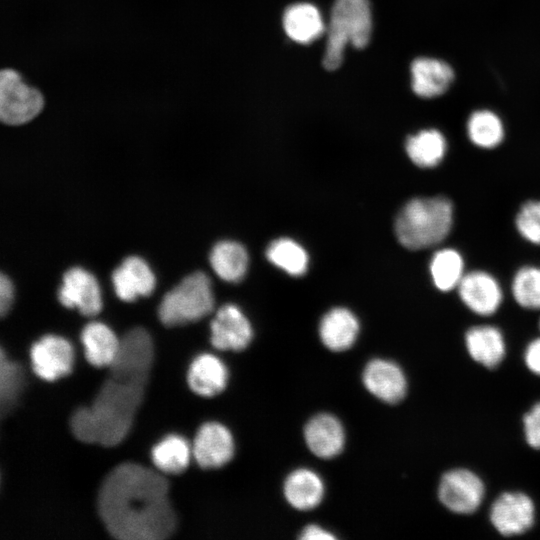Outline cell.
<instances>
[{
  "label": "cell",
  "instance_id": "6da1fadb",
  "mask_svg": "<svg viewBox=\"0 0 540 540\" xmlns=\"http://www.w3.org/2000/svg\"><path fill=\"white\" fill-rule=\"evenodd\" d=\"M168 493L169 483L160 473L139 464L122 463L100 486L98 513L116 539H166L177 523Z\"/></svg>",
  "mask_w": 540,
  "mask_h": 540
},
{
  "label": "cell",
  "instance_id": "7a4b0ae2",
  "mask_svg": "<svg viewBox=\"0 0 540 540\" xmlns=\"http://www.w3.org/2000/svg\"><path fill=\"white\" fill-rule=\"evenodd\" d=\"M148 378L110 369L91 406L72 414L73 435L84 443L105 447L121 443L143 401Z\"/></svg>",
  "mask_w": 540,
  "mask_h": 540
},
{
  "label": "cell",
  "instance_id": "3957f363",
  "mask_svg": "<svg viewBox=\"0 0 540 540\" xmlns=\"http://www.w3.org/2000/svg\"><path fill=\"white\" fill-rule=\"evenodd\" d=\"M452 202L443 196L408 201L395 220V234L407 249L419 250L441 243L453 226Z\"/></svg>",
  "mask_w": 540,
  "mask_h": 540
},
{
  "label": "cell",
  "instance_id": "277c9868",
  "mask_svg": "<svg viewBox=\"0 0 540 540\" xmlns=\"http://www.w3.org/2000/svg\"><path fill=\"white\" fill-rule=\"evenodd\" d=\"M372 33L369 0H335L331 9L323 66L336 70L343 62L348 43L361 49L368 45Z\"/></svg>",
  "mask_w": 540,
  "mask_h": 540
},
{
  "label": "cell",
  "instance_id": "5b68a950",
  "mask_svg": "<svg viewBox=\"0 0 540 540\" xmlns=\"http://www.w3.org/2000/svg\"><path fill=\"white\" fill-rule=\"evenodd\" d=\"M214 308L209 277L194 272L168 291L158 307L160 321L167 327L198 321Z\"/></svg>",
  "mask_w": 540,
  "mask_h": 540
},
{
  "label": "cell",
  "instance_id": "8992f818",
  "mask_svg": "<svg viewBox=\"0 0 540 540\" xmlns=\"http://www.w3.org/2000/svg\"><path fill=\"white\" fill-rule=\"evenodd\" d=\"M41 93L23 82L20 74L5 69L0 74V117L9 125H20L36 117L43 108Z\"/></svg>",
  "mask_w": 540,
  "mask_h": 540
},
{
  "label": "cell",
  "instance_id": "52a82bcc",
  "mask_svg": "<svg viewBox=\"0 0 540 540\" xmlns=\"http://www.w3.org/2000/svg\"><path fill=\"white\" fill-rule=\"evenodd\" d=\"M484 493L482 480L466 469H454L445 473L438 489L441 503L458 514H470L477 510Z\"/></svg>",
  "mask_w": 540,
  "mask_h": 540
},
{
  "label": "cell",
  "instance_id": "ba28073f",
  "mask_svg": "<svg viewBox=\"0 0 540 540\" xmlns=\"http://www.w3.org/2000/svg\"><path fill=\"white\" fill-rule=\"evenodd\" d=\"M30 359L33 371L39 378L54 381L71 372L74 353L65 338L45 335L32 345Z\"/></svg>",
  "mask_w": 540,
  "mask_h": 540
},
{
  "label": "cell",
  "instance_id": "9c48e42d",
  "mask_svg": "<svg viewBox=\"0 0 540 540\" xmlns=\"http://www.w3.org/2000/svg\"><path fill=\"white\" fill-rule=\"evenodd\" d=\"M535 507L529 496L521 492H506L491 506L490 520L504 536L526 532L534 523Z\"/></svg>",
  "mask_w": 540,
  "mask_h": 540
},
{
  "label": "cell",
  "instance_id": "30bf717a",
  "mask_svg": "<svg viewBox=\"0 0 540 540\" xmlns=\"http://www.w3.org/2000/svg\"><path fill=\"white\" fill-rule=\"evenodd\" d=\"M58 299L66 308H77L85 316H94L102 308L101 292L96 278L81 267H73L65 272L58 290Z\"/></svg>",
  "mask_w": 540,
  "mask_h": 540
},
{
  "label": "cell",
  "instance_id": "8fae6325",
  "mask_svg": "<svg viewBox=\"0 0 540 540\" xmlns=\"http://www.w3.org/2000/svg\"><path fill=\"white\" fill-rule=\"evenodd\" d=\"M192 454L202 468L222 467L233 457V436L224 425L207 422L199 428L195 436Z\"/></svg>",
  "mask_w": 540,
  "mask_h": 540
},
{
  "label": "cell",
  "instance_id": "7c38bea8",
  "mask_svg": "<svg viewBox=\"0 0 540 540\" xmlns=\"http://www.w3.org/2000/svg\"><path fill=\"white\" fill-rule=\"evenodd\" d=\"M457 289L465 306L478 315H492L502 303L503 294L499 282L485 271L465 273Z\"/></svg>",
  "mask_w": 540,
  "mask_h": 540
},
{
  "label": "cell",
  "instance_id": "4fadbf2b",
  "mask_svg": "<svg viewBox=\"0 0 540 540\" xmlns=\"http://www.w3.org/2000/svg\"><path fill=\"white\" fill-rule=\"evenodd\" d=\"M211 343L219 350L241 351L252 340L253 331L249 320L233 304H226L217 311L211 321Z\"/></svg>",
  "mask_w": 540,
  "mask_h": 540
},
{
  "label": "cell",
  "instance_id": "5bb4252c",
  "mask_svg": "<svg viewBox=\"0 0 540 540\" xmlns=\"http://www.w3.org/2000/svg\"><path fill=\"white\" fill-rule=\"evenodd\" d=\"M362 380L372 395L386 403H397L406 394V377L402 369L389 360L373 359L368 362Z\"/></svg>",
  "mask_w": 540,
  "mask_h": 540
},
{
  "label": "cell",
  "instance_id": "9a60e30c",
  "mask_svg": "<svg viewBox=\"0 0 540 540\" xmlns=\"http://www.w3.org/2000/svg\"><path fill=\"white\" fill-rule=\"evenodd\" d=\"M410 73L413 92L426 99L444 94L455 78L452 66L446 61L424 56L413 60Z\"/></svg>",
  "mask_w": 540,
  "mask_h": 540
},
{
  "label": "cell",
  "instance_id": "2e32d148",
  "mask_svg": "<svg viewBox=\"0 0 540 540\" xmlns=\"http://www.w3.org/2000/svg\"><path fill=\"white\" fill-rule=\"evenodd\" d=\"M112 282L118 298L131 302L139 296H148L155 287V276L140 257L130 256L112 273Z\"/></svg>",
  "mask_w": 540,
  "mask_h": 540
},
{
  "label": "cell",
  "instance_id": "e0dca14e",
  "mask_svg": "<svg viewBox=\"0 0 540 540\" xmlns=\"http://www.w3.org/2000/svg\"><path fill=\"white\" fill-rule=\"evenodd\" d=\"M304 437L310 451L324 459L338 455L345 443V433L340 421L331 414H318L305 426Z\"/></svg>",
  "mask_w": 540,
  "mask_h": 540
},
{
  "label": "cell",
  "instance_id": "ac0fdd59",
  "mask_svg": "<svg viewBox=\"0 0 540 540\" xmlns=\"http://www.w3.org/2000/svg\"><path fill=\"white\" fill-rule=\"evenodd\" d=\"M227 381L228 370L215 355L200 354L189 366L187 382L190 389L197 395L216 396L225 389Z\"/></svg>",
  "mask_w": 540,
  "mask_h": 540
},
{
  "label": "cell",
  "instance_id": "d6986e66",
  "mask_svg": "<svg viewBox=\"0 0 540 540\" xmlns=\"http://www.w3.org/2000/svg\"><path fill=\"white\" fill-rule=\"evenodd\" d=\"M359 322L346 308H334L321 319L319 335L330 350L340 352L349 349L357 339Z\"/></svg>",
  "mask_w": 540,
  "mask_h": 540
},
{
  "label": "cell",
  "instance_id": "ffe728a7",
  "mask_svg": "<svg viewBox=\"0 0 540 540\" xmlns=\"http://www.w3.org/2000/svg\"><path fill=\"white\" fill-rule=\"evenodd\" d=\"M465 342L470 356L487 368L499 365L505 356V341L501 331L491 325L471 327Z\"/></svg>",
  "mask_w": 540,
  "mask_h": 540
},
{
  "label": "cell",
  "instance_id": "44dd1931",
  "mask_svg": "<svg viewBox=\"0 0 540 540\" xmlns=\"http://www.w3.org/2000/svg\"><path fill=\"white\" fill-rule=\"evenodd\" d=\"M283 28L290 39L301 44L313 42L325 30L321 13L309 3L289 6L283 15Z\"/></svg>",
  "mask_w": 540,
  "mask_h": 540
},
{
  "label": "cell",
  "instance_id": "7402d4cb",
  "mask_svg": "<svg viewBox=\"0 0 540 540\" xmlns=\"http://www.w3.org/2000/svg\"><path fill=\"white\" fill-rule=\"evenodd\" d=\"M81 341L87 361L95 367H109L114 361L120 340L101 322L88 323L81 332Z\"/></svg>",
  "mask_w": 540,
  "mask_h": 540
},
{
  "label": "cell",
  "instance_id": "603a6c76",
  "mask_svg": "<svg viewBox=\"0 0 540 540\" xmlns=\"http://www.w3.org/2000/svg\"><path fill=\"white\" fill-rule=\"evenodd\" d=\"M284 495L288 503L298 510L313 509L322 501L324 484L314 471L297 469L287 476Z\"/></svg>",
  "mask_w": 540,
  "mask_h": 540
},
{
  "label": "cell",
  "instance_id": "cb8c5ba5",
  "mask_svg": "<svg viewBox=\"0 0 540 540\" xmlns=\"http://www.w3.org/2000/svg\"><path fill=\"white\" fill-rule=\"evenodd\" d=\"M405 149L410 160L421 168H433L447 152V141L437 129H424L407 138Z\"/></svg>",
  "mask_w": 540,
  "mask_h": 540
},
{
  "label": "cell",
  "instance_id": "d4e9b609",
  "mask_svg": "<svg viewBox=\"0 0 540 540\" xmlns=\"http://www.w3.org/2000/svg\"><path fill=\"white\" fill-rule=\"evenodd\" d=\"M210 264L214 272L227 282H238L246 274L248 255L245 248L234 241H221L210 253Z\"/></svg>",
  "mask_w": 540,
  "mask_h": 540
},
{
  "label": "cell",
  "instance_id": "484cf974",
  "mask_svg": "<svg viewBox=\"0 0 540 540\" xmlns=\"http://www.w3.org/2000/svg\"><path fill=\"white\" fill-rule=\"evenodd\" d=\"M429 271L434 286L449 292L458 287L465 275L463 257L454 248H441L432 256Z\"/></svg>",
  "mask_w": 540,
  "mask_h": 540
},
{
  "label": "cell",
  "instance_id": "4316f807",
  "mask_svg": "<svg viewBox=\"0 0 540 540\" xmlns=\"http://www.w3.org/2000/svg\"><path fill=\"white\" fill-rule=\"evenodd\" d=\"M191 457L188 442L179 435H168L152 449L151 458L155 467L165 474L183 472Z\"/></svg>",
  "mask_w": 540,
  "mask_h": 540
},
{
  "label": "cell",
  "instance_id": "83f0119b",
  "mask_svg": "<svg viewBox=\"0 0 540 540\" xmlns=\"http://www.w3.org/2000/svg\"><path fill=\"white\" fill-rule=\"evenodd\" d=\"M466 130L469 140L484 149L497 147L505 135L502 120L487 109L474 111L468 118Z\"/></svg>",
  "mask_w": 540,
  "mask_h": 540
},
{
  "label": "cell",
  "instance_id": "f1b7e54d",
  "mask_svg": "<svg viewBox=\"0 0 540 540\" xmlns=\"http://www.w3.org/2000/svg\"><path fill=\"white\" fill-rule=\"evenodd\" d=\"M268 260L290 275L304 274L308 266L306 251L288 238H280L270 243L266 250Z\"/></svg>",
  "mask_w": 540,
  "mask_h": 540
},
{
  "label": "cell",
  "instance_id": "f546056e",
  "mask_svg": "<svg viewBox=\"0 0 540 540\" xmlns=\"http://www.w3.org/2000/svg\"><path fill=\"white\" fill-rule=\"evenodd\" d=\"M512 294L521 307L540 309V267H521L513 277Z\"/></svg>",
  "mask_w": 540,
  "mask_h": 540
},
{
  "label": "cell",
  "instance_id": "4dcf8cb0",
  "mask_svg": "<svg viewBox=\"0 0 540 540\" xmlns=\"http://www.w3.org/2000/svg\"><path fill=\"white\" fill-rule=\"evenodd\" d=\"M23 386L21 366L6 358L3 350L0 356V404L2 413L8 412L15 404Z\"/></svg>",
  "mask_w": 540,
  "mask_h": 540
},
{
  "label": "cell",
  "instance_id": "1f68e13d",
  "mask_svg": "<svg viewBox=\"0 0 540 540\" xmlns=\"http://www.w3.org/2000/svg\"><path fill=\"white\" fill-rule=\"evenodd\" d=\"M516 229L528 242L540 245V200H529L519 209Z\"/></svg>",
  "mask_w": 540,
  "mask_h": 540
},
{
  "label": "cell",
  "instance_id": "d6a6232c",
  "mask_svg": "<svg viewBox=\"0 0 540 540\" xmlns=\"http://www.w3.org/2000/svg\"><path fill=\"white\" fill-rule=\"evenodd\" d=\"M523 427L527 443L532 448L540 450V402L525 414Z\"/></svg>",
  "mask_w": 540,
  "mask_h": 540
},
{
  "label": "cell",
  "instance_id": "836d02e7",
  "mask_svg": "<svg viewBox=\"0 0 540 540\" xmlns=\"http://www.w3.org/2000/svg\"><path fill=\"white\" fill-rule=\"evenodd\" d=\"M524 360L531 372L540 375V338L529 343L525 350Z\"/></svg>",
  "mask_w": 540,
  "mask_h": 540
},
{
  "label": "cell",
  "instance_id": "e575fe53",
  "mask_svg": "<svg viewBox=\"0 0 540 540\" xmlns=\"http://www.w3.org/2000/svg\"><path fill=\"white\" fill-rule=\"evenodd\" d=\"M13 302V285L5 275L0 276V312L4 316L10 309Z\"/></svg>",
  "mask_w": 540,
  "mask_h": 540
},
{
  "label": "cell",
  "instance_id": "d590c367",
  "mask_svg": "<svg viewBox=\"0 0 540 540\" xmlns=\"http://www.w3.org/2000/svg\"><path fill=\"white\" fill-rule=\"evenodd\" d=\"M300 538L305 539V540H314V539L331 540V539H335V536L320 526L308 525L302 531Z\"/></svg>",
  "mask_w": 540,
  "mask_h": 540
}]
</instances>
